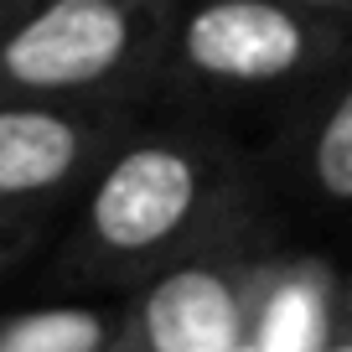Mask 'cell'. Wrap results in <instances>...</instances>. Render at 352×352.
<instances>
[{
    "instance_id": "11",
    "label": "cell",
    "mask_w": 352,
    "mask_h": 352,
    "mask_svg": "<svg viewBox=\"0 0 352 352\" xmlns=\"http://www.w3.org/2000/svg\"><path fill=\"white\" fill-rule=\"evenodd\" d=\"M285 6H300V11L327 16V21H337V26L352 32V0H285Z\"/></svg>"
},
{
    "instance_id": "5",
    "label": "cell",
    "mask_w": 352,
    "mask_h": 352,
    "mask_svg": "<svg viewBox=\"0 0 352 352\" xmlns=\"http://www.w3.org/2000/svg\"><path fill=\"white\" fill-rule=\"evenodd\" d=\"M130 130L135 114L114 104H52L0 94V208H57L94 182V171Z\"/></svg>"
},
{
    "instance_id": "12",
    "label": "cell",
    "mask_w": 352,
    "mask_h": 352,
    "mask_svg": "<svg viewBox=\"0 0 352 352\" xmlns=\"http://www.w3.org/2000/svg\"><path fill=\"white\" fill-rule=\"evenodd\" d=\"M114 352H140V347H135V342H130V337H124V331H120V342H114Z\"/></svg>"
},
{
    "instance_id": "10",
    "label": "cell",
    "mask_w": 352,
    "mask_h": 352,
    "mask_svg": "<svg viewBox=\"0 0 352 352\" xmlns=\"http://www.w3.org/2000/svg\"><path fill=\"white\" fill-rule=\"evenodd\" d=\"M321 352H352V280L342 285L337 316H331V331H327V342H321Z\"/></svg>"
},
{
    "instance_id": "6",
    "label": "cell",
    "mask_w": 352,
    "mask_h": 352,
    "mask_svg": "<svg viewBox=\"0 0 352 352\" xmlns=\"http://www.w3.org/2000/svg\"><path fill=\"white\" fill-rule=\"evenodd\" d=\"M342 300V280L321 259H270L254 327L239 352H321Z\"/></svg>"
},
{
    "instance_id": "2",
    "label": "cell",
    "mask_w": 352,
    "mask_h": 352,
    "mask_svg": "<svg viewBox=\"0 0 352 352\" xmlns=\"http://www.w3.org/2000/svg\"><path fill=\"white\" fill-rule=\"evenodd\" d=\"M176 0H0V94L135 109Z\"/></svg>"
},
{
    "instance_id": "7",
    "label": "cell",
    "mask_w": 352,
    "mask_h": 352,
    "mask_svg": "<svg viewBox=\"0 0 352 352\" xmlns=\"http://www.w3.org/2000/svg\"><path fill=\"white\" fill-rule=\"evenodd\" d=\"M290 161L321 202L352 208V78L331 83L327 99L300 120Z\"/></svg>"
},
{
    "instance_id": "1",
    "label": "cell",
    "mask_w": 352,
    "mask_h": 352,
    "mask_svg": "<svg viewBox=\"0 0 352 352\" xmlns=\"http://www.w3.org/2000/svg\"><path fill=\"white\" fill-rule=\"evenodd\" d=\"M83 192L67 264L104 280L155 275L243 223L239 155L197 124L130 130Z\"/></svg>"
},
{
    "instance_id": "9",
    "label": "cell",
    "mask_w": 352,
    "mask_h": 352,
    "mask_svg": "<svg viewBox=\"0 0 352 352\" xmlns=\"http://www.w3.org/2000/svg\"><path fill=\"white\" fill-rule=\"evenodd\" d=\"M47 212H26V208H0V270H11L26 249L36 243Z\"/></svg>"
},
{
    "instance_id": "3",
    "label": "cell",
    "mask_w": 352,
    "mask_h": 352,
    "mask_svg": "<svg viewBox=\"0 0 352 352\" xmlns=\"http://www.w3.org/2000/svg\"><path fill=\"white\" fill-rule=\"evenodd\" d=\"M352 63V32L285 0H176L161 52L166 88L187 94H280Z\"/></svg>"
},
{
    "instance_id": "8",
    "label": "cell",
    "mask_w": 352,
    "mask_h": 352,
    "mask_svg": "<svg viewBox=\"0 0 352 352\" xmlns=\"http://www.w3.org/2000/svg\"><path fill=\"white\" fill-rule=\"evenodd\" d=\"M120 331L109 306H32L0 316V352H114Z\"/></svg>"
},
{
    "instance_id": "4",
    "label": "cell",
    "mask_w": 352,
    "mask_h": 352,
    "mask_svg": "<svg viewBox=\"0 0 352 352\" xmlns=\"http://www.w3.org/2000/svg\"><path fill=\"white\" fill-rule=\"evenodd\" d=\"M270 259L249 254L239 233L202 243L145 275L124 311V337L140 352H239L264 296Z\"/></svg>"
}]
</instances>
